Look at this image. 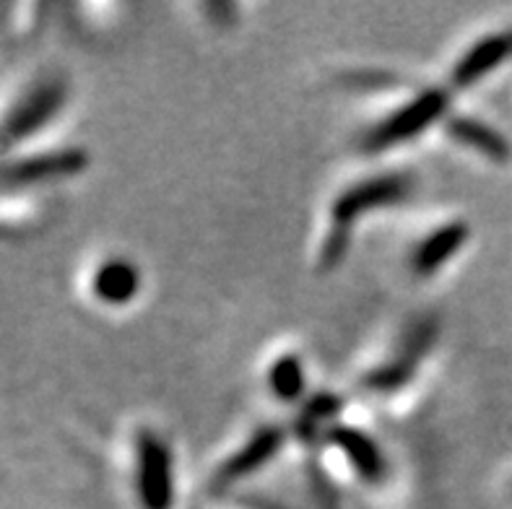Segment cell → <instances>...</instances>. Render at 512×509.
<instances>
[{
	"label": "cell",
	"mask_w": 512,
	"mask_h": 509,
	"mask_svg": "<svg viewBox=\"0 0 512 509\" xmlns=\"http://www.w3.org/2000/svg\"><path fill=\"white\" fill-rule=\"evenodd\" d=\"M450 133H453L458 141L474 146V149H479L481 154L492 156V159H505V156L510 154V151H507V143L502 141L492 128L476 123V120L455 117V120H450Z\"/></svg>",
	"instance_id": "11"
},
{
	"label": "cell",
	"mask_w": 512,
	"mask_h": 509,
	"mask_svg": "<svg viewBox=\"0 0 512 509\" xmlns=\"http://www.w3.org/2000/svg\"><path fill=\"white\" fill-rule=\"evenodd\" d=\"M333 439H336L338 447L349 455L351 463L357 465V471L362 473V476H367L370 481L380 478V473H383V458H380L377 447L372 445L364 434L354 432V429H336V432H333Z\"/></svg>",
	"instance_id": "10"
},
{
	"label": "cell",
	"mask_w": 512,
	"mask_h": 509,
	"mask_svg": "<svg viewBox=\"0 0 512 509\" xmlns=\"http://www.w3.org/2000/svg\"><path fill=\"white\" fill-rule=\"evenodd\" d=\"M271 385L276 395L286 400L297 398L305 390V372H302V364H299L297 356H286V359H279L273 364Z\"/></svg>",
	"instance_id": "12"
},
{
	"label": "cell",
	"mask_w": 512,
	"mask_h": 509,
	"mask_svg": "<svg viewBox=\"0 0 512 509\" xmlns=\"http://www.w3.org/2000/svg\"><path fill=\"white\" fill-rule=\"evenodd\" d=\"M97 297L110 304H123L128 299L136 297L138 291V273L133 265L123 263V260H112L104 263L94 281Z\"/></svg>",
	"instance_id": "6"
},
{
	"label": "cell",
	"mask_w": 512,
	"mask_h": 509,
	"mask_svg": "<svg viewBox=\"0 0 512 509\" xmlns=\"http://www.w3.org/2000/svg\"><path fill=\"white\" fill-rule=\"evenodd\" d=\"M507 52H512V37L484 39V42L468 52L466 60L458 65L455 81H458V84H471V81H476V78L484 76L487 71H492L494 65L500 63Z\"/></svg>",
	"instance_id": "8"
},
{
	"label": "cell",
	"mask_w": 512,
	"mask_h": 509,
	"mask_svg": "<svg viewBox=\"0 0 512 509\" xmlns=\"http://www.w3.org/2000/svg\"><path fill=\"white\" fill-rule=\"evenodd\" d=\"M466 237H468L466 226L461 224L445 226V229H440L437 234H432V237L419 247V252H416V260H414L416 271L432 273L435 268H440L445 260L453 258L455 250L466 242Z\"/></svg>",
	"instance_id": "7"
},
{
	"label": "cell",
	"mask_w": 512,
	"mask_h": 509,
	"mask_svg": "<svg viewBox=\"0 0 512 509\" xmlns=\"http://www.w3.org/2000/svg\"><path fill=\"white\" fill-rule=\"evenodd\" d=\"M279 445H281V434L276 432V429L260 432L258 437H255L253 442L240 452V455H237V458H232L224 468H221V481H234V478H240L245 476V473L260 468V465L271 458L273 452L279 450Z\"/></svg>",
	"instance_id": "9"
},
{
	"label": "cell",
	"mask_w": 512,
	"mask_h": 509,
	"mask_svg": "<svg viewBox=\"0 0 512 509\" xmlns=\"http://www.w3.org/2000/svg\"><path fill=\"white\" fill-rule=\"evenodd\" d=\"M86 167L84 151H60V154L34 156L24 159L0 172V177L8 182H34L47 180V177H65V174H76Z\"/></svg>",
	"instance_id": "4"
},
{
	"label": "cell",
	"mask_w": 512,
	"mask_h": 509,
	"mask_svg": "<svg viewBox=\"0 0 512 509\" xmlns=\"http://www.w3.org/2000/svg\"><path fill=\"white\" fill-rule=\"evenodd\" d=\"M141 497L149 509H167L172 502L169 452L151 434L141 437Z\"/></svg>",
	"instance_id": "1"
},
{
	"label": "cell",
	"mask_w": 512,
	"mask_h": 509,
	"mask_svg": "<svg viewBox=\"0 0 512 509\" xmlns=\"http://www.w3.org/2000/svg\"><path fill=\"white\" fill-rule=\"evenodd\" d=\"M60 102H63V86L60 84H47L37 89L32 97L21 104L19 110L13 112L11 120L6 125L8 138H21L29 136L42 123H47L55 112H58Z\"/></svg>",
	"instance_id": "5"
},
{
	"label": "cell",
	"mask_w": 512,
	"mask_h": 509,
	"mask_svg": "<svg viewBox=\"0 0 512 509\" xmlns=\"http://www.w3.org/2000/svg\"><path fill=\"white\" fill-rule=\"evenodd\" d=\"M406 193V180L403 177H380V180H372L367 185H359L354 190L344 195V198L336 203V224L338 229L349 224L354 216H359L362 211H370L375 206H383V203H393L401 195Z\"/></svg>",
	"instance_id": "3"
},
{
	"label": "cell",
	"mask_w": 512,
	"mask_h": 509,
	"mask_svg": "<svg viewBox=\"0 0 512 509\" xmlns=\"http://www.w3.org/2000/svg\"><path fill=\"white\" fill-rule=\"evenodd\" d=\"M442 107H445V94H442V91H429V94L416 99L411 107L398 112L393 120H388L377 133H372V149H383V146H390V143L416 136L419 130L427 128V125L440 115Z\"/></svg>",
	"instance_id": "2"
}]
</instances>
